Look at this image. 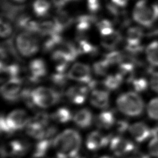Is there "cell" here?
<instances>
[{"mask_svg": "<svg viewBox=\"0 0 158 158\" xmlns=\"http://www.w3.org/2000/svg\"><path fill=\"white\" fill-rule=\"evenodd\" d=\"M52 143L57 151V158H72L79 151L81 137L77 131L67 129L57 135Z\"/></svg>", "mask_w": 158, "mask_h": 158, "instance_id": "1", "label": "cell"}, {"mask_svg": "<svg viewBox=\"0 0 158 158\" xmlns=\"http://www.w3.org/2000/svg\"><path fill=\"white\" fill-rule=\"evenodd\" d=\"M116 103L119 110L130 117L139 116L144 110V102L135 91H129L120 94L117 98Z\"/></svg>", "mask_w": 158, "mask_h": 158, "instance_id": "2", "label": "cell"}, {"mask_svg": "<svg viewBox=\"0 0 158 158\" xmlns=\"http://www.w3.org/2000/svg\"><path fill=\"white\" fill-rule=\"evenodd\" d=\"M133 17L141 25L149 27L158 18V9L156 4H150L146 0H140L134 7Z\"/></svg>", "mask_w": 158, "mask_h": 158, "instance_id": "3", "label": "cell"}, {"mask_svg": "<svg viewBox=\"0 0 158 158\" xmlns=\"http://www.w3.org/2000/svg\"><path fill=\"white\" fill-rule=\"evenodd\" d=\"M62 97V91L54 88L41 86L32 91L35 106L41 108H47L58 103Z\"/></svg>", "mask_w": 158, "mask_h": 158, "instance_id": "4", "label": "cell"}, {"mask_svg": "<svg viewBox=\"0 0 158 158\" xmlns=\"http://www.w3.org/2000/svg\"><path fill=\"white\" fill-rule=\"evenodd\" d=\"M16 46L22 56L30 57L38 52L39 41L34 35L25 31L17 36Z\"/></svg>", "mask_w": 158, "mask_h": 158, "instance_id": "5", "label": "cell"}, {"mask_svg": "<svg viewBox=\"0 0 158 158\" xmlns=\"http://www.w3.org/2000/svg\"><path fill=\"white\" fill-rule=\"evenodd\" d=\"M22 80L19 77L9 79L1 86V93L2 98L9 102H15L20 99L22 91Z\"/></svg>", "mask_w": 158, "mask_h": 158, "instance_id": "6", "label": "cell"}, {"mask_svg": "<svg viewBox=\"0 0 158 158\" xmlns=\"http://www.w3.org/2000/svg\"><path fill=\"white\" fill-rule=\"evenodd\" d=\"M30 119L27 113L22 109L14 110L6 117L7 124L13 132L27 126Z\"/></svg>", "mask_w": 158, "mask_h": 158, "instance_id": "7", "label": "cell"}, {"mask_svg": "<svg viewBox=\"0 0 158 158\" xmlns=\"http://www.w3.org/2000/svg\"><path fill=\"white\" fill-rule=\"evenodd\" d=\"M68 76L72 80L86 84L92 80L89 66L81 62L74 64L70 68Z\"/></svg>", "mask_w": 158, "mask_h": 158, "instance_id": "8", "label": "cell"}, {"mask_svg": "<svg viewBox=\"0 0 158 158\" xmlns=\"http://www.w3.org/2000/svg\"><path fill=\"white\" fill-rule=\"evenodd\" d=\"M28 79L31 83H38L47 74V67L42 59H35L29 64Z\"/></svg>", "mask_w": 158, "mask_h": 158, "instance_id": "9", "label": "cell"}, {"mask_svg": "<svg viewBox=\"0 0 158 158\" xmlns=\"http://www.w3.org/2000/svg\"><path fill=\"white\" fill-rule=\"evenodd\" d=\"M110 149L117 156L125 155L135 149L134 144L130 140L120 136H115L110 140Z\"/></svg>", "mask_w": 158, "mask_h": 158, "instance_id": "10", "label": "cell"}, {"mask_svg": "<svg viewBox=\"0 0 158 158\" xmlns=\"http://www.w3.org/2000/svg\"><path fill=\"white\" fill-rule=\"evenodd\" d=\"M129 131L131 136L138 143L146 141L152 135V130L146 123L141 122L131 125L129 127Z\"/></svg>", "mask_w": 158, "mask_h": 158, "instance_id": "11", "label": "cell"}, {"mask_svg": "<svg viewBox=\"0 0 158 158\" xmlns=\"http://www.w3.org/2000/svg\"><path fill=\"white\" fill-rule=\"evenodd\" d=\"M89 89L87 86H73L66 91L65 95L72 102L81 104L85 101Z\"/></svg>", "mask_w": 158, "mask_h": 158, "instance_id": "12", "label": "cell"}, {"mask_svg": "<svg viewBox=\"0 0 158 158\" xmlns=\"http://www.w3.org/2000/svg\"><path fill=\"white\" fill-rule=\"evenodd\" d=\"M109 141V137L103 135L98 131L91 132L86 140V147L90 150H96L106 146Z\"/></svg>", "mask_w": 158, "mask_h": 158, "instance_id": "13", "label": "cell"}, {"mask_svg": "<svg viewBox=\"0 0 158 158\" xmlns=\"http://www.w3.org/2000/svg\"><path fill=\"white\" fill-rule=\"evenodd\" d=\"M90 102L91 104L98 108L106 109L109 106V94L108 91L96 88L93 90Z\"/></svg>", "mask_w": 158, "mask_h": 158, "instance_id": "14", "label": "cell"}, {"mask_svg": "<svg viewBox=\"0 0 158 158\" xmlns=\"http://www.w3.org/2000/svg\"><path fill=\"white\" fill-rule=\"evenodd\" d=\"M76 22L78 38H81L93 23H97V17L93 15H81L77 18Z\"/></svg>", "mask_w": 158, "mask_h": 158, "instance_id": "15", "label": "cell"}, {"mask_svg": "<svg viewBox=\"0 0 158 158\" xmlns=\"http://www.w3.org/2000/svg\"><path fill=\"white\" fill-rule=\"evenodd\" d=\"M73 121L80 128H88L93 122V114L88 109L84 108L80 109L74 115Z\"/></svg>", "mask_w": 158, "mask_h": 158, "instance_id": "16", "label": "cell"}, {"mask_svg": "<svg viewBox=\"0 0 158 158\" xmlns=\"http://www.w3.org/2000/svg\"><path fill=\"white\" fill-rule=\"evenodd\" d=\"M115 122L114 110H104L101 112L96 118V125L102 128L108 129L112 127Z\"/></svg>", "mask_w": 158, "mask_h": 158, "instance_id": "17", "label": "cell"}, {"mask_svg": "<svg viewBox=\"0 0 158 158\" xmlns=\"http://www.w3.org/2000/svg\"><path fill=\"white\" fill-rule=\"evenodd\" d=\"M64 29L56 22L46 20L40 23V35L49 36L55 34H61Z\"/></svg>", "mask_w": 158, "mask_h": 158, "instance_id": "18", "label": "cell"}, {"mask_svg": "<svg viewBox=\"0 0 158 158\" xmlns=\"http://www.w3.org/2000/svg\"><path fill=\"white\" fill-rule=\"evenodd\" d=\"M122 36L118 31H114L112 33L102 36L101 41V45L107 50L114 49L122 41Z\"/></svg>", "mask_w": 158, "mask_h": 158, "instance_id": "19", "label": "cell"}, {"mask_svg": "<svg viewBox=\"0 0 158 158\" xmlns=\"http://www.w3.org/2000/svg\"><path fill=\"white\" fill-rule=\"evenodd\" d=\"M44 127H45L42 125L30 119V121L26 127V132L32 138L41 140L44 138L45 136L46 129Z\"/></svg>", "mask_w": 158, "mask_h": 158, "instance_id": "20", "label": "cell"}, {"mask_svg": "<svg viewBox=\"0 0 158 158\" xmlns=\"http://www.w3.org/2000/svg\"><path fill=\"white\" fill-rule=\"evenodd\" d=\"M143 36L142 29L138 27H130L127 32L126 44L141 45V41Z\"/></svg>", "mask_w": 158, "mask_h": 158, "instance_id": "21", "label": "cell"}, {"mask_svg": "<svg viewBox=\"0 0 158 158\" xmlns=\"http://www.w3.org/2000/svg\"><path fill=\"white\" fill-rule=\"evenodd\" d=\"M123 81V75L120 72H118L106 77L103 81V85L108 90L114 91L120 87Z\"/></svg>", "mask_w": 158, "mask_h": 158, "instance_id": "22", "label": "cell"}, {"mask_svg": "<svg viewBox=\"0 0 158 158\" xmlns=\"http://www.w3.org/2000/svg\"><path fill=\"white\" fill-rule=\"evenodd\" d=\"M146 59L152 66L158 67V41L150 43L145 50Z\"/></svg>", "mask_w": 158, "mask_h": 158, "instance_id": "23", "label": "cell"}, {"mask_svg": "<svg viewBox=\"0 0 158 158\" xmlns=\"http://www.w3.org/2000/svg\"><path fill=\"white\" fill-rule=\"evenodd\" d=\"M54 21L60 25L64 30L72 25L74 19L66 11L59 9L54 17Z\"/></svg>", "mask_w": 158, "mask_h": 158, "instance_id": "24", "label": "cell"}, {"mask_svg": "<svg viewBox=\"0 0 158 158\" xmlns=\"http://www.w3.org/2000/svg\"><path fill=\"white\" fill-rule=\"evenodd\" d=\"M128 82L131 85L133 90L136 93L145 91L149 85V82L144 77H135L133 73L128 78Z\"/></svg>", "mask_w": 158, "mask_h": 158, "instance_id": "25", "label": "cell"}, {"mask_svg": "<svg viewBox=\"0 0 158 158\" xmlns=\"http://www.w3.org/2000/svg\"><path fill=\"white\" fill-rule=\"evenodd\" d=\"M63 42V38L60 34L48 36L43 44V50L45 52H50L56 47L60 46Z\"/></svg>", "mask_w": 158, "mask_h": 158, "instance_id": "26", "label": "cell"}, {"mask_svg": "<svg viewBox=\"0 0 158 158\" xmlns=\"http://www.w3.org/2000/svg\"><path fill=\"white\" fill-rule=\"evenodd\" d=\"M51 118L59 123H67L72 118L71 111L67 107H60L51 115Z\"/></svg>", "mask_w": 158, "mask_h": 158, "instance_id": "27", "label": "cell"}, {"mask_svg": "<svg viewBox=\"0 0 158 158\" xmlns=\"http://www.w3.org/2000/svg\"><path fill=\"white\" fill-rule=\"evenodd\" d=\"M77 48L80 54H89L92 56H94L98 53V48L91 43L88 42L84 37L78 38Z\"/></svg>", "mask_w": 158, "mask_h": 158, "instance_id": "28", "label": "cell"}, {"mask_svg": "<svg viewBox=\"0 0 158 158\" xmlns=\"http://www.w3.org/2000/svg\"><path fill=\"white\" fill-rule=\"evenodd\" d=\"M1 72L4 73L6 77L9 79L15 77H19L20 72V66L17 64H11L6 65L4 62H1Z\"/></svg>", "mask_w": 158, "mask_h": 158, "instance_id": "29", "label": "cell"}, {"mask_svg": "<svg viewBox=\"0 0 158 158\" xmlns=\"http://www.w3.org/2000/svg\"><path fill=\"white\" fill-rule=\"evenodd\" d=\"M51 141V140L43 139L36 143L33 149V157L35 158H41L44 157L49 148Z\"/></svg>", "mask_w": 158, "mask_h": 158, "instance_id": "30", "label": "cell"}, {"mask_svg": "<svg viewBox=\"0 0 158 158\" xmlns=\"http://www.w3.org/2000/svg\"><path fill=\"white\" fill-rule=\"evenodd\" d=\"M50 9V3L46 0H36L33 4V10L38 17H44Z\"/></svg>", "mask_w": 158, "mask_h": 158, "instance_id": "31", "label": "cell"}, {"mask_svg": "<svg viewBox=\"0 0 158 158\" xmlns=\"http://www.w3.org/2000/svg\"><path fill=\"white\" fill-rule=\"evenodd\" d=\"M59 48L67 54L71 62L75 60L80 55L77 46L73 42L64 41L60 44Z\"/></svg>", "mask_w": 158, "mask_h": 158, "instance_id": "32", "label": "cell"}, {"mask_svg": "<svg viewBox=\"0 0 158 158\" xmlns=\"http://www.w3.org/2000/svg\"><path fill=\"white\" fill-rule=\"evenodd\" d=\"M146 110L150 118L158 121V98H153L149 102Z\"/></svg>", "mask_w": 158, "mask_h": 158, "instance_id": "33", "label": "cell"}, {"mask_svg": "<svg viewBox=\"0 0 158 158\" xmlns=\"http://www.w3.org/2000/svg\"><path fill=\"white\" fill-rule=\"evenodd\" d=\"M110 64L105 60L102 59L101 60L96 62L93 66V69L95 74L99 76L105 75L107 72Z\"/></svg>", "mask_w": 158, "mask_h": 158, "instance_id": "34", "label": "cell"}, {"mask_svg": "<svg viewBox=\"0 0 158 158\" xmlns=\"http://www.w3.org/2000/svg\"><path fill=\"white\" fill-rule=\"evenodd\" d=\"M69 76L65 73L56 72L51 76V80L58 88H62L66 84Z\"/></svg>", "mask_w": 158, "mask_h": 158, "instance_id": "35", "label": "cell"}, {"mask_svg": "<svg viewBox=\"0 0 158 158\" xmlns=\"http://www.w3.org/2000/svg\"><path fill=\"white\" fill-rule=\"evenodd\" d=\"M123 56V54L117 51H112L106 53L104 56V59H105L110 65L119 64Z\"/></svg>", "mask_w": 158, "mask_h": 158, "instance_id": "36", "label": "cell"}, {"mask_svg": "<svg viewBox=\"0 0 158 158\" xmlns=\"http://www.w3.org/2000/svg\"><path fill=\"white\" fill-rule=\"evenodd\" d=\"M1 36L2 38L9 37L12 32L11 22L4 17L1 18Z\"/></svg>", "mask_w": 158, "mask_h": 158, "instance_id": "37", "label": "cell"}, {"mask_svg": "<svg viewBox=\"0 0 158 158\" xmlns=\"http://www.w3.org/2000/svg\"><path fill=\"white\" fill-rule=\"evenodd\" d=\"M49 118H51V116H49V115L46 112H39L32 118L30 119L42 125L44 127H46L49 123Z\"/></svg>", "mask_w": 158, "mask_h": 158, "instance_id": "38", "label": "cell"}, {"mask_svg": "<svg viewBox=\"0 0 158 158\" xmlns=\"http://www.w3.org/2000/svg\"><path fill=\"white\" fill-rule=\"evenodd\" d=\"M149 154L153 157H158V136H153L148 144Z\"/></svg>", "mask_w": 158, "mask_h": 158, "instance_id": "39", "label": "cell"}, {"mask_svg": "<svg viewBox=\"0 0 158 158\" xmlns=\"http://www.w3.org/2000/svg\"><path fill=\"white\" fill-rule=\"evenodd\" d=\"M149 85L153 91L158 93V72H154L151 73Z\"/></svg>", "mask_w": 158, "mask_h": 158, "instance_id": "40", "label": "cell"}, {"mask_svg": "<svg viewBox=\"0 0 158 158\" xmlns=\"http://www.w3.org/2000/svg\"><path fill=\"white\" fill-rule=\"evenodd\" d=\"M87 6L91 13H96L100 9L99 0H87Z\"/></svg>", "mask_w": 158, "mask_h": 158, "instance_id": "41", "label": "cell"}, {"mask_svg": "<svg viewBox=\"0 0 158 158\" xmlns=\"http://www.w3.org/2000/svg\"><path fill=\"white\" fill-rule=\"evenodd\" d=\"M0 128L1 133L10 134L13 132L7 124L6 117H5L3 115H1L0 118Z\"/></svg>", "mask_w": 158, "mask_h": 158, "instance_id": "42", "label": "cell"}, {"mask_svg": "<svg viewBox=\"0 0 158 158\" xmlns=\"http://www.w3.org/2000/svg\"><path fill=\"white\" fill-rule=\"evenodd\" d=\"M116 130L119 133H123L129 129V124L126 120H118L116 123Z\"/></svg>", "mask_w": 158, "mask_h": 158, "instance_id": "43", "label": "cell"}, {"mask_svg": "<svg viewBox=\"0 0 158 158\" xmlns=\"http://www.w3.org/2000/svg\"><path fill=\"white\" fill-rule=\"evenodd\" d=\"M96 27L98 28V30L100 31L101 30L109 27H113L112 23L107 20V19H102L96 23Z\"/></svg>", "mask_w": 158, "mask_h": 158, "instance_id": "44", "label": "cell"}, {"mask_svg": "<svg viewBox=\"0 0 158 158\" xmlns=\"http://www.w3.org/2000/svg\"><path fill=\"white\" fill-rule=\"evenodd\" d=\"M57 132V128L55 126H50L45 130V136L44 139L52 140V137L56 135Z\"/></svg>", "mask_w": 158, "mask_h": 158, "instance_id": "45", "label": "cell"}, {"mask_svg": "<svg viewBox=\"0 0 158 158\" xmlns=\"http://www.w3.org/2000/svg\"><path fill=\"white\" fill-rule=\"evenodd\" d=\"M52 1L55 7H56L59 9H60L62 7H64L67 2L66 0H52Z\"/></svg>", "mask_w": 158, "mask_h": 158, "instance_id": "46", "label": "cell"}, {"mask_svg": "<svg viewBox=\"0 0 158 158\" xmlns=\"http://www.w3.org/2000/svg\"><path fill=\"white\" fill-rule=\"evenodd\" d=\"M112 3L118 7H124L126 4L127 0H111Z\"/></svg>", "mask_w": 158, "mask_h": 158, "instance_id": "47", "label": "cell"}, {"mask_svg": "<svg viewBox=\"0 0 158 158\" xmlns=\"http://www.w3.org/2000/svg\"><path fill=\"white\" fill-rule=\"evenodd\" d=\"M15 2H25L26 0H12Z\"/></svg>", "mask_w": 158, "mask_h": 158, "instance_id": "48", "label": "cell"}, {"mask_svg": "<svg viewBox=\"0 0 158 158\" xmlns=\"http://www.w3.org/2000/svg\"><path fill=\"white\" fill-rule=\"evenodd\" d=\"M100 158H111V157H109V156H104L101 157Z\"/></svg>", "mask_w": 158, "mask_h": 158, "instance_id": "49", "label": "cell"}, {"mask_svg": "<svg viewBox=\"0 0 158 158\" xmlns=\"http://www.w3.org/2000/svg\"><path fill=\"white\" fill-rule=\"evenodd\" d=\"M126 158H136V157H134L133 156H130V157H126Z\"/></svg>", "mask_w": 158, "mask_h": 158, "instance_id": "50", "label": "cell"}, {"mask_svg": "<svg viewBox=\"0 0 158 158\" xmlns=\"http://www.w3.org/2000/svg\"><path fill=\"white\" fill-rule=\"evenodd\" d=\"M76 1V0H66V1H67V2H68V1Z\"/></svg>", "mask_w": 158, "mask_h": 158, "instance_id": "51", "label": "cell"}, {"mask_svg": "<svg viewBox=\"0 0 158 158\" xmlns=\"http://www.w3.org/2000/svg\"><path fill=\"white\" fill-rule=\"evenodd\" d=\"M76 158H83V157H76Z\"/></svg>", "mask_w": 158, "mask_h": 158, "instance_id": "52", "label": "cell"}, {"mask_svg": "<svg viewBox=\"0 0 158 158\" xmlns=\"http://www.w3.org/2000/svg\"><path fill=\"white\" fill-rule=\"evenodd\" d=\"M33 158H35V157H33Z\"/></svg>", "mask_w": 158, "mask_h": 158, "instance_id": "53", "label": "cell"}]
</instances>
